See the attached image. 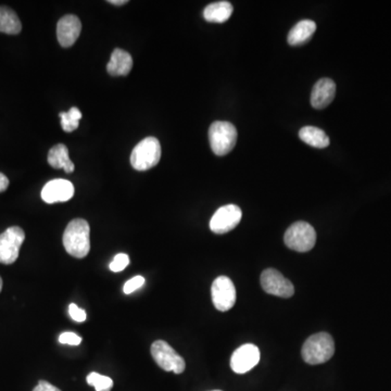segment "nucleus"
Masks as SVG:
<instances>
[{
	"label": "nucleus",
	"mask_w": 391,
	"mask_h": 391,
	"mask_svg": "<svg viewBox=\"0 0 391 391\" xmlns=\"http://www.w3.org/2000/svg\"><path fill=\"white\" fill-rule=\"evenodd\" d=\"M64 249L72 257L83 259L90 250V227L83 219L72 220L62 237Z\"/></svg>",
	"instance_id": "1"
},
{
	"label": "nucleus",
	"mask_w": 391,
	"mask_h": 391,
	"mask_svg": "<svg viewBox=\"0 0 391 391\" xmlns=\"http://www.w3.org/2000/svg\"><path fill=\"white\" fill-rule=\"evenodd\" d=\"M335 353V343L330 334L318 333L307 338L303 345V359L311 365L325 363L333 358Z\"/></svg>",
	"instance_id": "2"
},
{
	"label": "nucleus",
	"mask_w": 391,
	"mask_h": 391,
	"mask_svg": "<svg viewBox=\"0 0 391 391\" xmlns=\"http://www.w3.org/2000/svg\"><path fill=\"white\" fill-rule=\"evenodd\" d=\"M209 140L216 155H227L236 146V127L225 121H216L209 128Z\"/></svg>",
	"instance_id": "3"
},
{
	"label": "nucleus",
	"mask_w": 391,
	"mask_h": 391,
	"mask_svg": "<svg viewBox=\"0 0 391 391\" xmlns=\"http://www.w3.org/2000/svg\"><path fill=\"white\" fill-rule=\"evenodd\" d=\"M161 159L160 142L155 137H147L138 142L131 155V164L137 171L153 168Z\"/></svg>",
	"instance_id": "4"
},
{
	"label": "nucleus",
	"mask_w": 391,
	"mask_h": 391,
	"mask_svg": "<svg viewBox=\"0 0 391 391\" xmlns=\"http://www.w3.org/2000/svg\"><path fill=\"white\" fill-rule=\"evenodd\" d=\"M284 242L294 251H310L316 242V233L307 222H296L285 233Z\"/></svg>",
	"instance_id": "5"
},
{
	"label": "nucleus",
	"mask_w": 391,
	"mask_h": 391,
	"mask_svg": "<svg viewBox=\"0 0 391 391\" xmlns=\"http://www.w3.org/2000/svg\"><path fill=\"white\" fill-rule=\"evenodd\" d=\"M150 352L155 363L165 372L182 374L185 371L186 363L182 356L164 341H157L151 345Z\"/></svg>",
	"instance_id": "6"
},
{
	"label": "nucleus",
	"mask_w": 391,
	"mask_h": 391,
	"mask_svg": "<svg viewBox=\"0 0 391 391\" xmlns=\"http://www.w3.org/2000/svg\"><path fill=\"white\" fill-rule=\"evenodd\" d=\"M26 234L19 227H9L0 235V263L10 265L18 260Z\"/></svg>",
	"instance_id": "7"
},
{
	"label": "nucleus",
	"mask_w": 391,
	"mask_h": 391,
	"mask_svg": "<svg viewBox=\"0 0 391 391\" xmlns=\"http://www.w3.org/2000/svg\"><path fill=\"white\" fill-rule=\"evenodd\" d=\"M212 303L216 310L227 312L236 303V288L227 276H219L211 287Z\"/></svg>",
	"instance_id": "8"
},
{
	"label": "nucleus",
	"mask_w": 391,
	"mask_h": 391,
	"mask_svg": "<svg viewBox=\"0 0 391 391\" xmlns=\"http://www.w3.org/2000/svg\"><path fill=\"white\" fill-rule=\"evenodd\" d=\"M261 286L269 295L290 298L295 294L294 285L277 269H267L261 274Z\"/></svg>",
	"instance_id": "9"
},
{
	"label": "nucleus",
	"mask_w": 391,
	"mask_h": 391,
	"mask_svg": "<svg viewBox=\"0 0 391 391\" xmlns=\"http://www.w3.org/2000/svg\"><path fill=\"white\" fill-rule=\"evenodd\" d=\"M242 216V209L236 204L221 207L212 216L210 229L216 234H227L238 225Z\"/></svg>",
	"instance_id": "10"
},
{
	"label": "nucleus",
	"mask_w": 391,
	"mask_h": 391,
	"mask_svg": "<svg viewBox=\"0 0 391 391\" xmlns=\"http://www.w3.org/2000/svg\"><path fill=\"white\" fill-rule=\"evenodd\" d=\"M259 361L260 350L257 345L246 343L233 353L231 368L237 374L248 373L259 363Z\"/></svg>",
	"instance_id": "11"
},
{
	"label": "nucleus",
	"mask_w": 391,
	"mask_h": 391,
	"mask_svg": "<svg viewBox=\"0 0 391 391\" xmlns=\"http://www.w3.org/2000/svg\"><path fill=\"white\" fill-rule=\"evenodd\" d=\"M74 196V186L70 180L57 178L50 180L44 186L41 191V199L46 204H53L57 202H66Z\"/></svg>",
	"instance_id": "12"
},
{
	"label": "nucleus",
	"mask_w": 391,
	"mask_h": 391,
	"mask_svg": "<svg viewBox=\"0 0 391 391\" xmlns=\"http://www.w3.org/2000/svg\"><path fill=\"white\" fill-rule=\"evenodd\" d=\"M82 31V23L79 19L73 15H68L59 20L57 24V37L58 41L64 48L73 46L79 39Z\"/></svg>",
	"instance_id": "13"
},
{
	"label": "nucleus",
	"mask_w": 391,
	"mask_h": 391,
	"mask_svg": "<svg viewBox=\"0 0 391 391\" xmlns=\"http://www.w3.org/2000/svg\"><path fill=\"white\" fill-rule=\"evenodd\" d=\"M335 95V82L330 79H320L311 93V104L315 109H325L333 102Z\"/></svg>",
	"instance_id": "14"
},
{
	"label": "nucleus",
	"mask_w": 391,
	"mask_h": 391,
	"mask_svg": "<svg viewBox=\"0 0 391 391\" xmlns=\"http://www.w3.org/2000/svg\"><path fill=\"white\" fill-rule=\"evenodd\" d=\"M133 68V59L127 51L117 48L112 53L107 71L112 77H124Z\"/></svg>",
	"instance_id": "15"
},
{
	"label": "nucleus",
	"mask_w": 391,
	"mask_h": 391,
	"mask_svg": "<svg viewBox=\"0 0 391 391\" xmlns=\"http://www.w3.org/2000/svg\"><path fill=\"white\" fill-rule=\"evenodd\" d=\"M316 30V24L312 20H303L298 22L288 34V43L292 46H300L310 41Z\"/></svg>",
	"instance_id": "16"
},
{
	"label": "nucleus",
	"mask_w": 391,
	"mask_h": 391,
	"mask_svg": "<svg viewBox=\"0 0 391 391\" xmlns=\"http://www.w3.org/2000/svg\"><path fill=\"white\" fill-rule=\"evenodd\" d=\"M233 6L229 1H216L207 6L204 11V18L211 23H223L231 18Z\"/></svg>",
	"instance_id": "17"
},
{
	"label": "nucleus",
	"mask_w": 391,
	"mask_h": 391,
	"mask_svg": "<svg viewBox=\"0 0 391 391\" xmlns=\"http://www.w3.org/2000/svg\"><path fill=\"white\" fill-rule=\"evenodd\" d=\"M48 163L54 169H64L66 173L74 171V163L69 157V149L64 144H58L48 153Z\"/></svg>",
	"instance_id": "18"
},
{
	"label": "nucleus",
	"mask_w": 391,
	"mask_h": 391,
	"mask_svg": "<svg viewBox=\"0 0 391 391\" xmlns=\"http://www.w3.org/2000/svg\"><path fill=\"white\" fill-rule=\"evenodd\" d=\"M300 140L315 148H326L330 145V137L324 131L315 126H305L300 130Z\"/></svg>",
	"instance_id": "19"
},
{
	"label": "nucleus",
	"mask_w": 391,
	"mask_h": 391,
	"mask_svg": "<svg viewBox=\"0 0 391 391\" xmlns=\"http://www.w3.org/2000/svg\"><path fill=\"white\" fill-rule=\"evenodd\" d=\"M22 30L20 19L15 11L8 7H0V32L16 35Z\"/></svg>",
	"instance_id": "20"
},
{
	"label": "nucleus",
	"mask_w": 391,
	"mask_h": 391,
	"mask_svg": "<svg viewBox=\"0 0 391 391\" xmlns=\"http://www.w3.org/2000/svg\"><path fill=\"white\" fill-rule=\"evenodd\" d=\"M61 126L64 132L71 133L79 127V120L82 119V112L79 108H71L68 112H61Z\"/></svg>",
	"instance_id": "21"
},
{
	"label": "nucleus",
	"mask_w": 391,
	"mask_h": 391,
	"mask_svg": "<svg viewBox=\"0 0 391 391\" xmlns=\"http://www.w3.org/2000/svg\"><path fill=\"white\" fill-rule=\"evenodd\" d=\"M86 381L89 386L94 387L96 391H110L113 387V381L110 377L100 375L96 372L89 374Z\"/></svg>",
	"instance_id": "22"
},
{
	"label": "nucleus",
	"mask_w": 391,
	"mask_h": 391,
	"mask_svg": "<svg viewBox=\"0 0 391 391\" xmlns=\"http://www.w3.org/2000/svg\"><path fill=\"white\" fill-rule=\"evenodd\" d=\"M130 265V257L125 254H119L115 256L113 261L110 263V269L112 272H122Z\"/></svg>",
	"instance_id": "23"
},
{
	"label": "nucleus",
	"mask_w": 391,
	"mask_h": 391,
	"mask_svg": "<svg viewBox=\"0 0 391 391\" xmlns=\"http://www.w3.org/2000/svg\"><path fill=\"white\" fill-rule=\"evenodd\" d=\"M146 280L145 277L137 276L133 277L130 280H127L124 284V287H123V292H124L125 295H131L132 292H136V290L140 289L145 284Z\"/></svg>",
	"instance_id": "24"
},
{
	"label": "nucleus",
	"mask_w": 391,
	"mask_h": 391,
	"mask_svg": "<svg viewBox=\"0 0 391 391\" xmlns=\"http://www.w3.org/2000/svg\"><path fill=\"white\" fill-rule=\"evenodd\" d=\"M59 343L62 345H79L82 343V338L77 334L66 332L59 336Z\"/></svg>",
	"instance_id": "25"
},
{
	"label": "nucleus",
	"mask_w": 391,
	"mask_h": 391,
	"mask_svg": "<svg viewBox=\"0 0 391 391\" xmlns=\"http://www.w3.org/2000/svg\"><path fill=\"white\" fill-rule=\"evenodd\" d=\"M69 314L71 316L72 320L75 321L77 323H83L86 321L87 314L83 309L77 307V305L71 303L69 307Z\"/></svg>",
	"instance_id": "26"
},
{
	"label": "nucleus",
	"mask_w": 391,
	"mask_h": 391,
	"mask_svg": "<svg viewBox=\"0 0 391 391\" xmlns=\"http://www.w3.org/2000/svg\"><path fill=\"white\" fill-rule=\"evenodd\" d=\"M33 391H61L46 381H39Z\"/></svg>",
	"instance_id": "27"
},
{
	"label": "nucleus",
	"mask_w": 391,
	"mask_h": 391,
	"mask_svg": "<svg viewBox=\"0 0 391 391\" xmlns=\"http://www.w3.org/2000/svg\"><path fill=\"white\" fill-rule=\"evenodd\" d=\"M9 186V180L5 174L0 173V193L7 191Z\"/></svg>",
	"instance_id": "28"
},
{
	"label": "nucleus",
	"mask_w": 391,
	"mask_h": 391,
	"mask_svg": "<svg viewBox=\"0 0 391 391\" xmlns=\"http://www.w3.org/2000/svg\"><path fill=\"white\" fill-rule=\"evenodd\" d=\"M108 3H112V5L115 6H122L125 5V3H127V0H110V1H108Z\"/></svg>",
	"instance_id": "29"
},
{
	"label": "nucleus",
	"mask_w": 391,
	"mask_h": 391,
	"mask_svg": "<svg viewBox=\"0 0 391 391\" xmlns=\"http://www.w3.org/2000/svg\"><path fill=\"white\" fill-rule=\"evenodd\" d=\"M3 290V278L0 277V292Z\"/></svg>",
	"instance_id": "30"
},
{
	"label": "nucleus",
	"mask_w": 391,
	"mask_h": 391,
	"mask_svg": "<svg viewBox=\"0 0 391 391\" xmlns=\"http://www.w3.org/2000/svg\"><path fill=\"white\" fill-rule=\"evenodd\" d=\"M213 391H221V390H213Z\"/></svg>",
	"instance_id": "31"
}]
</instances>
